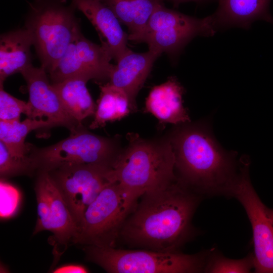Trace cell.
I'll return each mask as SVG.
<instances>
[{
    "mask_svg": "<svg viewBox=\"0 0 273 273\" xmlns=\"http://www.w3.org/2000/svg\"><path fill=\"white\" fill-rule=\"evenodd\" d=\"M209 16L198 18L167 8L164 4L154 11L136 42L146 43L149 50L177 57L197 36L215 34Z\"/></svg>",
    "mask_w": 273,
    "mask_h": 273,
    "instance_id": "cell-8",
    "label": "cell"
},
{
    "mask_svg": "<svg viewBox=\"0 0 273 273\" xmlns=\"http://www.w3.org/2000/svg\"><path fill=\"white\" fill-rule=\"evenodd\" d=\"M33 40L23 27L3 33L0 36V84L6 79L32 66L31 48Z\"/></svg>",
    "mask_w": 273,
    "mask_h": 273,
    "instance_id": "cell-18",
    "label": "cell"
},
{
    "mask_svg": "<svg viewBox=\"0 0 273 273\" xmlns=\"http://www.w3.org/2000/svg\"><path fill=\"white\" fill-rule=\"evenodd\" d=\"M36 170L31 158L12 156L4 144L0 142V175L6 178L21 175H31Z\"/></svg>",
    "mask_w": 273,
    "mask_h": 273,
    "instance_id": "cell-24",
    "label": "cell"
},
{
    "mask_svg": "<svg viewBox=\"0 0 273 273\" xmlns=\"http://www.w3.org/2000/svg\"><path fill=\"white\" fill-rule=\"evenodd\" d=\"M96 29L101 46L116 62L129 49L128 34L104 0H71Z\"/></svg>",
    "mask_w": 273,
    "mask_h": 273,
    "instance_id": "cell-14",
    "label": "cell"
},
{
    "mask_svg": "<svg viewBox=\"0 0 273 273\" xmlns=\"http://www.w3.org/2000/svg\"><path fill=\"white\" fill-rule=\"evenodd\" d=\"M111 167L93 164L66 165L48 172L77 224L88 206L109 183Z\"/></svg>",
    "mask_w": 273,
    "mask_h": 273,
    "instance_id": "cell-10",
    "label": "cell"
},
{
    "mask_svg": "<svg viewBox=\"0 0 273 273\" xmlns=\"http://www.w3.org/2000/svg\"><path fill=\"white\" fill-rule=\"evenodd\" d=\"M76 8L68 0H31L24 28L30 33L41 66L50 72L80 28Z\"/></svg>",
    "mask_w": 273,
    "mask_h": 273,
    "instance_id": "cell-4",
    "label": "cell"
},
{
    "mask_svg": "<svg viewBox=\"0 0 273 273\" xmlns=\"http://www.w3.org/2000/svg\"><path fill=\"white\" fill-rule=\"evenodd\" d=\"M88 81L83 77H73L52 83L65 110L80 123L95 115L97 109L86 85Z\"/></svg>",
    "mask_w": 273,
    "mask_h": 273,
    "instance_id": "cell-20",
    "label": "cell"
},
{
    "mask_svg": "<svg viewBox=\"0 0 273 273\" xmlns=\"http://www.w3.org/2000/svg\"><path fill=\"white\" fill-rule=\"evenodd\" d=\"M38 172L35 191L37 219L34 234L49 231L54 235L57 247L65 248L75 237L77 224L60 191L48 172Z\"/></svg>",
    "mask_w": 273,
    "mask_h": 273,
    "instance_id": "cell-12",
    "label": "cell"
},
{
    "mask_svg": "<svg viewBox=\"0 0 273 273\" xmlns=\"http://www.w3.org/2000/svg\"><path fill=\"white\" fill-rule=\"evenodd\" d=\"M161 55L153 50L135 53L128 49L116 62L109 83L122 90L127 95L131 112L137 109L136 98L153 65Z\"/></svg>",
    "mask_w": 273,
    "mask_h": 273,
    "instance_id": "cell-15",
    "label": "cell"
},
{
    "mask_svg": "<svg viewBox=\"0 0 273 273\" xmlns=\"http://www.w3.org/2000/svg\"><path fill=\"white\" fill-rule=\"evenodd\" d=\"M88 269L84 266L80 264H66L55 269L53 272L55 273H86Z\"/></svg>",
    "mask_w": 273,
    "mask_h": 273,
    "instance_id": "cell-27",
    "label": "cell"
},
{
    "mask_svg": "<svg viewBox=\"0 0 273 273\" xmlns=\"http://www.w3.org/2000/svg\"><path fill=\"white\" fill-rule=\"evenodd\" d=\"M215 12L209 15L214 31L232 27L249 29L258 20L273 24L269 10L270 0H218Z\"/></svg>",
    "mask_w": 273,
    "mask_h": 273,
    "instance_id": "cell-16",
    "label": "cell"
},
{
    "mask_svg": "<svg viewBox=\"0 0 273 273\" xmlns=\"http://www.w3.org/2000/svg\"><path fill=\"white\" fill-rule=\"evenodd\" d=\"M141 197L111 182L86 209L72 243L115 247L123 224Z\"/></svg>",
    "mask_w": 273,
    "mask_h": 273,
    "instance_id": "cell-6",
    "label": "cell"
},
{
    "mask_svg": "<svg viewBox=\"0 0 273 273\" xmlns=\"http://www.w3.org/2000/svg\"><path fill=\"white\" fill-rule=\"evenodd\" d=\"M29 103L18 99L4 89L0 84V120L11 121L20 120L21 114L29 115Z\"/></svg>",
    "mask_w": 273,
    "mask_h": 273,
    "instance_id": "cell-25",
    "label": "cell"
},
{
    "mask_svg": "<svg viewBox=\"0 0 273 273\" xmlns=\"http://www.w3.org/2000/svg\"><path fill=\"white\" fill-rule=\"evenodd\" d=\"M112 59L101 44L85 38L79 28L63 56L48 73L52 83L73 77L104 81L109 80L114 68L110 63Z\"/></svg>",
    "mask_w": 273,
    "mask_h": 273,
    "instance_id": "cell-11",
    "label": "cell"
},
{
    "mask_svg": "<svg viewBox=\"0 0 273 273\" xmlns=\"http://www.w3.org/2000/svg\"><path fill=\"white\" fill-rule=\"evenodd\" d=\"M171 2L174 5L178 6L179 4L188 2H195L197 3H205L212 0H168Z\"/></svg>",
    "mask_w": 273,
    "mask_h": 273,
    "instance_id": "cell-28",
    "label": "cell"
},
{
    "mask_svg": "<svg viewBox=\"0 0 273 273\" xmlns=\"http://www.w3.org/2000/svg\"><path fill=\"white\" fill-rule=\"evenodd\" d=\"M100 95L90 129L104 126L107 122L119 120L131 112L126 94L109 82L100 84Z\"/></svg>",
    "mask_w": 273,
    "mask_h": 273,
    "instance_id": "cell-22",
    "label": "cell"
},
{
    "mask_svg": "<svg viewBox=\"0 0 273 273\" xmlns=\"http://www.w3.org/2000/svg\"><path fill=\"white\" fill-rule=\"evenodd\" d=\"M128 30V40L136 42L152 14L164 0H104Z\"/></svg>",
    "mask_w": 273,
    "mask_h": 273,
    "instance_id": "cell-19",
    "label": "cell"
},
{
    "mask_svg": "<svg viewBox=\"0 0 273 273\" xmlns=\"http://www.w3.org/2000/svg\"><path fill=\"white\" fill-rule=\"evenodd\" d=\"M177 179L203 198L229 197L242 159L222 149L205 125L179 126L169 138Z\"/></svg>",
    "mask_w": 273,
    "mask_h": 273,
    "instance_id": "cell-2",
    "label": "cell"
},
{
    "mask_svg": "<svg viewBox=\"0 0 273 273\" xmlns=\"http://www.w3.org/2000/svg\"><path fill=\"white\" fill-rule=\"evenodd\" d=\"M184 92L177 79L170 77L152 88L146 99L145 112L152 114L161 123L175 125L188 123L189 116L183 104Z\"/></svg>",
    "mask_w": 273,
    "mask_h": 273,
    "instance_id": "cell-17",
    "label": "cell"
},
{
    "mask_svg": "<svg viewBox=\"0 0 273 273\" xmlns=\"http://www.w3.org/2000/svg\"><path fill=\"white\" fill-rule=\"evenodd\" d=\"M240 171L229 197L238 200L244 208L253 233L254 272L273 273V208L267 207L254 189L249 177V161L242 159Z\"/></svg>",
    "mask_w": 273,
    "mask_h": 273,
    "instance_id": "cell-9",
    "label": "cell"
},
{
    "mask_svg": "<svg viewBox=\"0 0 273 273\" xmlns=\"http://www.w3.org/2000/svg\"><path fill=\"white\" fill-rule=\"evenodd\" d=\"M54 127L56 126L48 120L28 117L22 121L0 120V142L12 156L24 158L29 156L31 146L30 144L25 143L28 134L33 130Z\"/></svg>",
    "mask_w": 273,
    "mask_h": 273,
    "instance_id": "cell-21",
    "label": "cell"
},
{
    "mask_svg": "<svg viewBox=\"0 0 273 273\" xmlns=\"http://www.w3.org/2000/svg\"><path fill=\"white\" fill-rule=\"evenodd\" d=\"M18 192L12 185L1 180V215L7 217L15 211L18 203Z\"/></svg>",
    "mask_w": 273,
    "mask_h": 273,
    "instance_id": "cell-26",
    "label": "cell"
},
{
    "mask_svg": "<svg viewBox=\"0 0 273 273\" xmlns=\"http://www.w3.org/2000/svg\"><path fill=\"white\" fill-rule=\"evenodd\" d=\"M47 73L41 66L37 68L32 65L21 73L26 82L29 94L30 110L27 117L47 120L56 127L63 126L71 131L82 123L65 110Z\"/></svg>",
    "mask_w": 273,
    "mask_h": 273,
    "instance_id": "cell-13",
    "label": "cell"
},
{
    "mask_svg": "<svg viewBox=\"0 0 273 273\" xmlns=\"http://www.w3.org/2000/svg\"><path fill=\"white\" fill-rule=\"evenodd\" d=\"M85 247L87 259L111 273L204 272L208 254V250L187 254L180 251Z\"/></svg>",
    "mask_w": 273,
    "mask_h": 273,
    "instance_id": "cell-5",
    "label": "cell"
},
{
    "mask_svg": "<svg viewBox=\"0 0 273 273\" xmlns=\"http://www.w3.org/2000/svg\"><path fill=\"white\" fill-rule=\"evenodd\" d=\"M254 268V258L253 252L249 253L241 259H230L213 248L208 250L204 272L248 273Z\"/></svg>",
    "mask_w": 273,
    "mask_h": 273,
    "instance_id": "cell-23",
    "label": "cell"
},
{
    "mask_svg": "<svg viewBox=\"0 0 273 273\" xmlns=\"http://www.w3.org/2000/svg\"><path fill=\"white\" fill-rule=\"evenodd\" d=\"M70 135L41 148L31 145L29 154L38 172H49L70 165L93 164L111 167L120 151L116 140L94 134L82 124L70 131Z\"/></svg>",
    "mask_w": 273,
    "mask_h": 273,
    "instance_id": "cell-7",
    "label": "cell"
},
{
    "mask_svg": "<svg viewBox=\"0 0 273 273\" xmlns=\"http://www.w3.org/2000/svg\"><path fill=\"white\" fill-rule=\"evenodd\" d=\"M128 144L120 151L110 169L112 182L141 197L144 194L165 188L177 178L175 157L169 138L147 140L129 133Z\"/></svg>",
    "mask_w": 273,
    "mask_h": 273,
    "instance_id": "cell-3",
    "label": "cell"
},
{
    "mask_svg": "<svg viewBox=\"0 0 273 273\" xmlns=\"http://www.w3.org/2000/svg\"><path fill=\"white\" fill-rule=\"evenodd\" d=\"M141 197L120 232V237L128 244L155 251H179L197 234L192 220L204 198L178 179Z\"/></svg>",
    "mask_w": 273,
    "mask_h": 273,
    "instance_id": "cell-1",
    "label": "cell"
}]
</instances>
